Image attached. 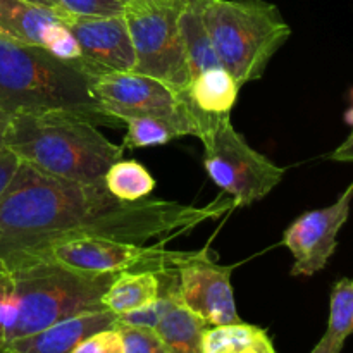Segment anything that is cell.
I'll list each match as a JSON object with an SVG mask.
<instances>
[{
  "label": "cell",
  "mask_w": 353,
  "mask_h": 353,
  "mask_svg": "<svg viewBox=\"0 0 353 353\" xmlns=\"http://www.w3.org/2000/svg\"><path fill=\"white\" fill-rule=\"evenodd\" d=\"M117 331L123 338L124 353H168L164 347V341L161 340L157 331L154 327L145 326H131L117 321Z\"/></svg>",
  "instance_id": "23"
},
{
  "label": "cell",
  "mask_w": 353,
  "mask_h": 353,
  "mask_svg": "<svg viewBox=\"0 0 353 353\" xmlns=\"http://www.w3.org/2000/svg\"><path fill=\"white\" fill-rule=\"evenodd\" d=\"M168 268L178 274L179 302L207 326L241 323L231 286L233 268L214 262L207 250L169 252Z\"/></svg>",
  "instance_id": "9"
},
{
  "label": "cell",
  "mask_w": 353,
  "mask_h": 353,
  "mask_svg": "<svg viewBox=\"0 0 353 353\" xmlns=\"http://www.w3.org/2000/svg\"><path fill=\"white\" fill-rule=\"evenodd\" d=\"M59 6L74 16L109 17L121 16L124 2L121 0H57Z\"/></svg>",
  "instance_id": "24"
},
{
  "label": "cell",
  "mask_w": 353,
  "mask_h": 353,
  "mask_svg": "<svg viewBox=\"0 0 353 353\" xmlns=\"http://www.w3.org/2000/svg\"><path fill=\"white\" fill-rule=\"evenodd\" d=\"M64 23L81 48V61L76 62L90 78L100 71H133L137 55L123 14L93 17L68 12Z\"/></svg>",
  "instance_id": "12"
},
{
  "label": "cell",
  "mask_w": 353,
  "mask_h": 353,
  "mask_svg": "<svg viewBox=\"0 0 353 353\" xmlns=\"http://www.w3.org/2000/svg\"><path fill=\"white\" fill-rule=\"evenodd\" d=\"M19 164L21 161L10 150L6 148L3 152H0V195L9 186V183L12 181Z\"/></svg>",
  "instance_id": "28"
},
{
  "label": "cell",
  "mask_w": 353,
  "mask_h": 353,
  "mask_svg": "<svg viewBox=\"0 0 353 353\" xmlns=\"http://www.w3.org/2000/svg\"><path fill=\"white\" fill-rule=\"evenodd\" d=\"M352 202L353 181L336 202L324 209L303 212L286 228L281 245H285L295 259L292 276L310 278L326 268L336 252L338 233L350 217Z\"/></svg>",
  "instance_id": "11"
},
{
  "label": "cell",
  "mask_w": 353,
  "mask_h": 353,
  "mask_svg": "<svg viewBox=\"0 0 353 353\" xmlns=\"http://www.w3.org/2000/svg\"><path fill=\"white\" fill-rule=\"evenodd\" d=\"M348 99H350V107L345 110L343 119L347 123V126H350V134L347 137V140L340 145L338 148H334V152H331L327 155V159L336 162H353V86L348 92Z\"/></svg>",
  "instance_id": "27"
},
{
  "label": "cell",
  "mask_w": 353,
  "mask_h": 353,
  "mask_svg": "<svg viewBox=\"0 0 353 353\" xmlns=\"http://www.w3.org/2000/svg\"><path fill=\"white\" fill-rule=\"evenodd\" d=\"M2 261L14 279L6 345L68 317L103 310L102 296L116 278V274H92L65 268L38 252H19Z\"/></svg>",
  "instance_id": "4"
},
{
  "label": "cell",
  "mask_w": 353,
  "mask_h": 353,
  "mask_svg": "<svg viewBox=\"0 0 353 353\" xmlns=\"http://www.w3.org/2000/svg\"><path fill=\"white\" fill-rule=\"evenodd\" d=\"M43 109L69 110L97 126L121 124L102 109L78 62L61 61L45 48L0 34V110Z\"/></svg>",
  "instance_id": "3"
},
{
  "label": "cell",
  "mask_w": 353,
  "mask_h": 353,
  "mask_svg": "<svg viewBox=\"0 0 353 353\" xmlns=\"http://www.w3.org/2000/svg\"><path fill=\"white\" fill-rule=\"evenodd\" d=\"M207 0H188L183 9L179 26H181L183 43L186 48L190 76L195 78L205 69L219 68L221 62L216 57L205 23H203V7ZM190 78V79H192Z\"/></svg>",
  "instance_id": "17"
},
{
  "label": "cell",
  "mask_w": 353,
  "mask_h": 353,
  "mask_svg": "<svg viewBox=\"0 0 353 353\" xmlns=\"http://www.w3.org/2000/svg\"><path fill=\"white\" fill-rule=\"evenodd\" d=\"M90 81L102 109L116 119L121 121L128 114H148L174 121L186 137L196 134L181 95L152 76L134 71H100Z\"/></svg>",
  "instance_id": "8"
},
{
  "label": "cell",
  "mask_w": 353,
  "mask_h": 353,
  "mask_svg": "<svg viewBox=\"0 0 353 353\" xmlns=\"http://www.w3.org/2000/svg\"><path fill=\"white\" fill-rule=\"evenodd\" d=\"M6 148L21 162L57 178L95 183L123 159V145L107 140L97 124L61 109L10 114Z\"/></svg>",
  "instance_id": "2"
},
{
  "label": "cell",
  "mask_w": 353,
  "mask_h": 353,
  "mask_svg": "<svg viewBox=\"0 0 353 353\" xmlns=\"http://www.w3.org/2000/svg\"><path fill=\"white\" fill-rule=\"evenodd\" d=\"M121 123L126 124V137L123 148H147L161 147L174 138L186 137L178 123L165 117L148 116V114H128L121 117Z\"/></svg>",
  "instance_id": "21"
},
{
  "label": "cell",
  "mask_w": 353,
  "mask_h": 353,
  "mask_svg": "<svg viewBox=\"0 0 353 353\" xmlns=\"http://www.w3.org/2000/svg\"><path fill=\"white\" fill-rule=\"evenodd\" d=\"M103 185L116 199L123 202H137L150 196L155 188V179L140 162L121 159L107 169Z\"/></svg>",
  "instance_id": "22"
},
{
  "label": "cell",
  "mask_w": 353,
  "mask_h": 353,
  "mask_svg": "<svg viewBox=\"0 0 353 353\" xmlns=\"http://www.w3.org/2000/svg\"><path fill=\"white\" fill-rule=\"evenodd\" d=\"M117 323L110 310H93L55 323L38 333L9 341L0 353H71L72 348L97 331L109 330Z\"/></svg>",
  "instance_id": "14"
},
{
  "label": "cell",
  "mask_w": 353,
  "mask_h": 353,
  "mask_svg": "<svg viewBox=\"0 0 353 353\" xmlns=\"http://www.w3.org/2000/svg\"><path fill=\"white\" fill-rule=\"evenodd\" d=\"M121 2H124V3H126V2H128V0H121Z\"/></svg>",
  "instance_id": "31"
},
{
  "label": "cell",
  "mask_w": 353,
  "mask_h": 353,
  "mask_svg": "<svg viewBox=\"0 0 353 353\" xmlns=\"http://www.w3.org/2000/svg\"><path fill=\"white\" fill-rule=\"evenodd\" d=\"M14 303L12 272L3 261H0V350L6 345V333L9 326Z\"/></svg>",
  "instance_id": "26"
},
{
  "label": "cell",
  "mask_w": 353,
  "mask_h": 353,
  "mask_svg": "<svg viewBox=\"0 0 353 353\" xmlns=\"http://www.w3.org/2000/svg\"><path fill=\"white\" fill-rule=\"evenodd\" d=\"M353 334V279H338L331 290L330 319L324 336L310 353H341Z\"/></svg>",
  "instance_id": "20"
},
{
  "label": "cell",
  "mask_w": 353,
  "mask_h": 353,
  "mask_svg": "<svg viewBox=\"0 0 353 353\" xmlns=\"http://www.w3.org/2000/svg\"><path fill=\"white\" fill-rule=\"evenodd\" d=\"M203 353H276L271 338L262 327L247 323L207 326Z\"/></svg>",
  "instance_id": "18"
},
{
  "label": "cell",
  "mask_w": 353,
  "mask_h": 353,
  "mask_svg": "<svg viewBox=\"0 0 353 353\" xmlns=\"http://www.w3.org/2000/svg\"><path fill=\"white\" fill-rule=\"evenodd\" d=\"M203 23L216 57L238 85L261 79L292 28L265 0H207Z\"/></svg>",
  "instance_id": "5"
},
{
  "label": "cell",
  "mask_w": 353,
  "mask_h": 353,
  "mask_svg": "<svg viewBox=\"0 0 353 353\" xmlns=\"http://www.w3.org/2000/svg\"><path fill=\"white\" fill-rule=\"evenodd\" d=\"M10 123V112L0 110V152L6 150V134Z\"/></svg>",
  "instance_id": "29"
},
{
  "label": "cell",
  "mask_w": 353,
  "mask_h": 353,
  "mask_svg": "<svg viewBox=\"0 0 353 353\" xmlns=\"http://www.w3.org/2000/svg\"><path fill=\"white\" fill-rule=\"evenodd\" d=\"M71 353H124L123 338L116 327L97 331L79 341Z\"/></svg>",
  "instance_id": "25"
},
{
  "label": "cell",
  "mask_w": 353,
  "mask_h": 353,
  "mask_svg": "<svg viewBox=\"0 0 353 353\" xmlns=\"http://www.w3.org/2000/svg\"><path fill=\"white\" fill-rule=\"evenodd\" d=\"M240 88L236 79L223 65L205 69L190 79L188 86L179 95L195 124L196 138H202L223 117L231 116Z\"/></svg>",
  "instance_id": "13"
},
{
  "label": "cell",
  "mask_w": 353,
  "mask_h": 353,
  "mask_svg": "<svg viewBox=\"0 0 353 353\" xmlns=\"http://www.w3.org/2000/svg\"><path fill=\"white\" fill-rule=\"evenodd\" d=\"M233 207V199L214 200L205 207L152 199L123 202L110 195L103 179L71 181L21 162L0 195V261L86 234L143 245L186 233Z\"/></svg>",
  "instance_id": "1"
},
{
  "label": "cell",
  "mask_w": 353,
  "mask_h": 353,
  "mask_svg": "<svg viewBox=\"0 0 353 353\" xmlns=\"http://www.w3.org/2000/svg\"><path fill=\"white\" fill-rule=\"evenodd\" d=\"M68 10L28 0H0V34L24 45L45 48L52 31L64 23Z\"/></svg>",
  "instance_id": "15"
},
{
  "label": "cell",
  "mask_w": 353,
  "mask_h": 353,
  "mask_svg": "<svg viewBox=\"0 0 353 353\" xmlns=\"http://www.w3.org/2000/svg\"><path fill=\"white\" fill-rule=\"evenodd\" d=\"M207 324L176 302L155 326L168 353H203V331Z\"/></svg>",
  "instance_id": "19"
},
{
  "label": "cell",
  "mask_w": 353,
  "mask_h": 353,
  "mask_svg": "<svg viewBox=\"0 0 353 353\" xmlns=\"http://www.w3.org/2000/svg\"><path fill=\"white\" fill-rule=\"evenodd\" d=\"M162 283L159 272L150 271H123L116 274L114 281L103 293L102 303L107 310L124 316L133 310L150 305L161 296Z\"/></svg>",
  "instance_id": "16"
},
{
  "label": "cell",
  "mask_w": 353,
  "mask_h": 353,
  "mask_svg": "<svg viewBox=\"0 0 353 353\" xmlns=\"http://www.w3.org/2000/svg\"><path fill=\"white\" fill-rule=\"evenodd\" d=\"M186 2L128 0L123 10L137 55L133 71L152 76L178 93L188 86L192 78L179 26Z\"/></svg>",
  "instance_id": "6"
},
{
  "label": "cell",
  "mask_w": 353,
  "mask_h": 353,
  "mask_svg": "<svg viewBox=\"0 0 353 353\" xmlns=\"http://www.w3.org/2000/svg\"><path fill=\"white\" fill-rule=\"evenodd\" d=\"M28 2L40 3V6H47V7H61V6H59L57 0H28ZM61 9H62V7H61Z\"/></svg>",
  "instance_id": "30"
},
{
  "label": "cell",
  "mask_w": 353,
  "mask_h": 353,
  "mask_svg": "<svg viewBox=\"0 0 353 353\" xmlns=\"http://www.w3.org/2000/svg\"><path fill=\"white\" fill-rule=\"evenodd\" d=\"M37 252L65 268L92 274H119L138 265H150L157 269V272L169 269V252L161 250L159 247H143L141 243L88 234L61 238Z\"/></svg>",
  "instance_id": "10"
},
{
  "label": "cell",
  "mask_w": 353,
  "mask_h": 353,
  "mask_svg": "<svg viewBox=\"0 0 353 353\" xmlns=\"http://www.w3.org/2000/svg\"><path fill=\"white\" fill-rule=\"evenodd\" d=\"M203 165L207 174L234 205H252L262 200L281 183L286 169L276 165L247 143L231 124V116L223 117L202 138Z\"/></svg>",
  "instance_id": "7"
}]
</instances>
